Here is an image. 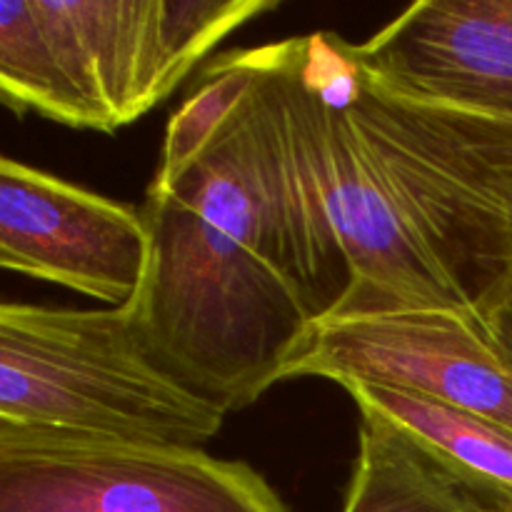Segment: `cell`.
I'll list each match as a JSON object with an SVG mask.
<instances>
[{"label": "cell", "mask_w": 512, "mask_h": 512, "mask_svg": "<svg viewBox=\"0 0 512 512\" xmlns=\"http://www.w3.org/2000/svg\"><path fill=\"white\" fill-rule=\"evenodd\" d=\"M148 270L130 300L160 368L225 415L275 383L348 268L285 135L255 48V83L213 140L140 208Z\"/></svg>", "instance_id": "6da1fadb"}, {"label": "cell", "mask_w": 512, "mask_h": 512, "mask_svg": "<svg viewBox=\"0 0 512 512\" xmlns=\"http://www.w3.org/2000/svg\"><path fill=\"white\" fill-rule=\"evenodd\" d=\"M295 160L348 268L330 318L473 310L512 285V200L418 110L370 80L355 45H263Z\"/></svg>", "instance_id": "7a4b0ae2"}, {"label": "cell", "mask_w": 512, "mask_h": 512, "mask_svg": "<svg viewBox=\"0 0 512 512\" xmlns=\"http://www.w3.org/2000/svg\"><path fill=\"white\" fill-rule=\"evenodd\" d=\"M223 420L160 368L130 303L0 298V423L203 448Z\"/></svg>", "instance_id": "3957f363"}, {"label": "cell", "mask_w": 512, "mask_h": 512, "mask_svg": "<svg viewBox=\"0 0 512 512\" xmlns=\"http://www.w3.org/2000/svg\"><path fill=\"white\" fill-rule=\"evenodd\" d=\"M0 512H293L203 448L0 423Z\"/></svg>", "instance_id": "277c9868"}, {"label": "cell", "mask_w": 512, "mask_h": 512, "mask_svg": "<svg viewBox=\"0 0 512 512\" xmlns=\"http://www.w3.org/2000/svg\"><path fill=\"white\" fill-rule=\"evenodd\" d=\"M295 378L408 390L512 430V350L473 310L323 318L303 335L280 383Z\"/></svg>", "instance_id": "5b68a950"}, {"label": "cell", "mask_w": 512, "mask_h": 512, "mask_svg": "<svg viewBox=\"0 0 512 512\" xmlns=\"http://www.w3.org/2000/svg\"><path fill=\"white\" fill-rule=\"evenodd\" d=\"M103 133L163 103L233 30L275 0H43Z\"/></svg>", "instance_id": "8992f818"}, {"label": "cell", "mask_w": 512, "mask_h": 512, "mask_svg": "<svg viewBox=\"0 0 512 512\" xmlns=\"http://www.w3.org/2000/svg\"><path fill=\"white\" fill-rule=\"evenodd\" d=\"M148 258L140 210L0 153V268L125 305Z\"/></svg>", "instance_id": "52a82bcc"}, {"label": "cell", "mask_w": 512, "mask_h": 512, "mask_svg": "<svg viewBox=\"0 0 512 512\" xmlns=\"http://www.w3.org/2000/svg\"><path fill=\"white\" fill-rule=\"evenodd\" d=\"M355 53L395 95L512 115V0H420Z\"/></svg>", "instance_id": "ba28073f"}, {"label": "cell", "mask_w": 512, "mask_h": 512, "mask_svg": "<svg viewBox=\"0 0 512 512\" xmlns=\"http://www.w3.org/2000/svg\"><path fill=\"white\" fill-rule=\"evenodd\" d=\"M360 415L418 448L485 512H512V430L425 395L385 385H343Z\"/></svg>", "instance_id": "9c48e42d"}, {"label": "cell", "mask_w": 512, "mask_h": 512, "mask_svg": "<svg viewBox=\"0 0 512 512\" xmlns=\"http://www.w3.org/2000/svg\"><path fill=\"white\" fill-rule=\"evenodd\" d=\"M0 105L103 133L43 0H0Z\"/></svg>", "instance_id": "30bf717a"}, {"label": "cell", "mask_w": 512, "mask_h": 512, "mask_svg": "<svg viewBox=\"0 0 512 512\" xmlns=\"http://www.w3.org/2000/svg\"><path fill=\"white\" fill-rule=\"evenodd\" d=\"M343 512H485L418 448L360 415L358 458Z\"/></svg>", "instance_id": "8fae6325"}, {"label": "cell", "mask_w": 512, "mask_h": 512, "mask_svg": "<svg viewBox=\"0 0 512 512\" xmlns=\"http://www.w3.org/2000/svg\"><path fill=\"white\" fill-rule=\"evenodd\" d=\"M255 83V48L228 50L200 70L193 90L170 118L155 175H173L228 123Z\"/></svg>", "instance_id": "7c38bea8"}, {"label": "cell", "mask_w": 512, "mask_h": 512, "mask_svg": "<svg viewBox=\"0 0 512 512\" xmlns=\"http://www.w3.org/2000/svg\"><path fill=\"white\" fill-rule=\"evenodd\" d=\"M395 98L408 103L425 120H430L440 133L448 135L468 155L470 163L483 170L485 178L512 200V115L420 103V100L403 98V95H395Z\"/></svg>", "instance_id": "4fadbf2b"}, {"label": "cell", "mask_w": 512, "mask_h": 512, "mask_svg": "<svg viewBox=\"0 0 512 512\" xmlns=\"http://www.w3.org/2000/svg\"><path fill=\"white\" fill-rule=\"evenodd\" d=\"M488 320L493 323V328L498 330L500 338H503L512 350V285L508 288V293L503 295V300L495 305L493 313L488 315Z\"/></svg>", "instance_id": "5bb4252c"}]
</instances>
